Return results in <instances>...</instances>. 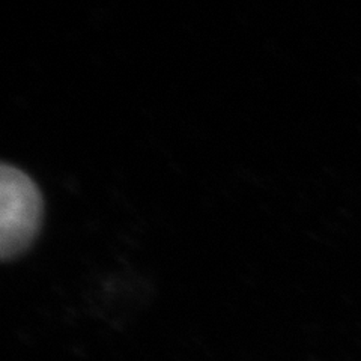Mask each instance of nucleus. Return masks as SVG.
Wrapping results in <instances>:
<instances>
[{
    "label": "nucleus",
    "instance_id": "1",
    "mask_svg": "<svg viewBox=\"0 0 361 361\" xmlns=\"http://www.w3.org/2000/svg\"><path fill=\"white\" fill-rule=\"evenodd\" d=\"M44 202L35 183L14 166L0 171V255L4 261L25 253L39 232Z\"/></svg>",
    "mask_w": 361,
    "mask_h": 361
}]
</instances>
